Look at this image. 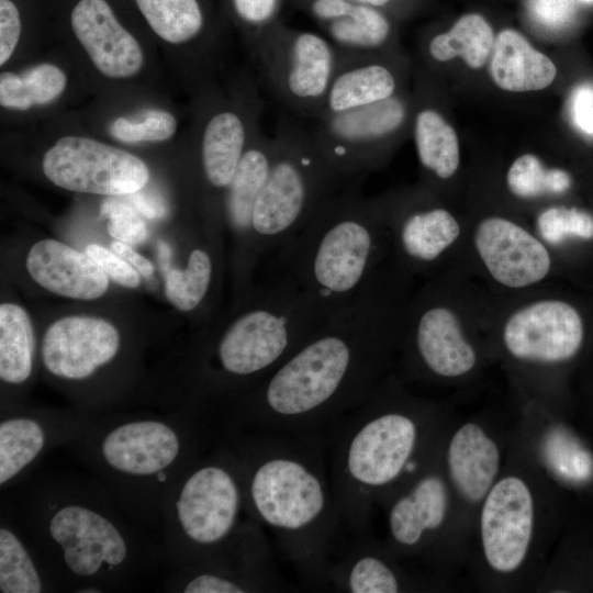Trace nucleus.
<instances>
[{"label":"nucleus","instance_id":"obj_25","mask_svg":"<svg viewBox=\"0 0 593 593\" xmlns=\"http://www.w3.org/2000/svg\"><path fill=\"white\" fill-rule=\"evenodd\" d=\"M496 443L475 423H466L451 436L446 463L449 478L470 503L483 501L500 469Z\"/></svg>","mask_w":593,"mask_h":593},{"label":"nucleus","instance_id":"obj_37","mask_svg":"<svg viewBox=\"0 0 593 593\" xmlns=\"http://www.w3.org/2000/svg\"><path fill=\"white\" fill-rule=\"evenodd\" d=\"M213 275V260L208 250H191L183 269L171 268L166 272L165 293L178 310L190 312L208 294Z\"/></svg>","mask_w":593,"mask_h":593},{"label":"nucleus","instance_id":"obj_36","mask_svg":"<svg viewBox=\"0 0 593 593\" xmlns=\"http://www.w3.org/2000/svg\"><path fill=\"white\" fill-rule=\"evenodd\" d=\"M152 30L172 44L188 43L204 27L198 0H135Z\"/></svg>","mask_w":593,"mask_h":593},{"label":"nucleus","instance_id":"obj_42","mask_svg":"<svg viewBox=\"0 0 593 593\" xmlns=\"http://www.w3.org/2000/svg\"><path fill=\"white\" fill-rule=\"evenodd\" d=\"M555 466L564 479L583 482L593 474V458L578 440L568 434L556 437Z\"/></svg>","mask_w":593,"mask_h":593},{"label":"nucleus","instance_id":"obj_50","mask_svg":"<svg viewBox=\"0 0 593 593\" xmlns=\"http://www.w3.org/2000/svg\"><path fill=\"white\" fill-rule=\"evenodd\" d=\"M571 178L564 170L550 169L549 193H561L569 189Z\"/></svg>","mask_w":593,"mask_h":593},{"label":"nucleus","instance_id":"obj_34","mask_svg":"<svg viewBox=\"0 0 593 593\" xmlns=\"http://www.w3.org/2000/svg\"><path fill=\"white\" fill-rule=\"evenodd\" d=\"M414 141L422 167L439 179L450 178L459 166V143L452 126L432 108L414 116Z\"/></svg>","mask_w":593,"mask_h":593},{"label":"nucleus","instance_id":"obj_23","mask_svg":"<svg viewBox=\"0 0 593 593\" xmlns=\"http://www.w3.org/2000/svg\"><path fill=\"white\" fill-rule=\"evenodd\" d=\"M379 54H345L339 60L317 120L398 94V76Z\"/></svg>","mask_w":593,"mask_h":593},{"label":"nucleus","instance_id":"obj_33","mask_svg":"<svg viewBox=\"0 0 593 593\" xmlns=\"http://www.w3.org/2000/svg\"><path fill=\"white\" fill-rule=\"evenodd\" d=\"M494 35L488 21L478 13L462 15L444 33L434 35L427 44L430 58L445 63L461 57L472 69L481 68L490 56Z\"/></svg>","mask_w":593,"mask_h":593},{"label":"nucleus","instance_id":"obj_9","mask_svg":"<svg viewBox=\"0 0 593 593\" xmlns=\"http://www.w3.org/2000/svg\"><path fill=\"white\" fill-rule=\"evenodd\" d=\"M267 180L251 219V253H279L320 205L347 184L326 164L311 132L281 116ZM349 183V182H348Z\"/></svg>","mask_w":593,"mask_h":593},{"label":"nucleus","instance_id":"obj_35","mask_svg":"<svg viewBox=\"0 0 593 593\" xmlns=\"http://www.w3.org/2000/svg\"><path fill=\"white\" fill-rule=\"evenodd\" d=\"M65 72L53 64H40L21 75L2 72L0 76V103L15 110L44 105L58 98L65 90Z\"/></svg>","mask_w":593,"mask_h":593},{"label":"nucleus","instance_id":"obj_28","mask_svg":"<svg viewBox=\"0 0 593 593\" xmlns=\"http://www.w3.org/2000/svg\"><path fill=\"white\" fill-rule=\"evenodd\" d=\"M275 150L273 135L260 125L254 132L224 198V211L233 231L249 240L256 200L267 180Z\"/></svg>","mask_w":593,"mask_h":593},{"label":"nucleus","instance_id":"obj_40","mask_svg":"<svg viewBox=\"0 0 593 593\" xmlns=\"http://www.w3.org/2000/svg\"><path fill=\"white\" fill-rule=\"evenodd\" d=\"M100 215L108 220V233L116 240L136 245L148 238L146 223L123 195L105 199L100 206Z\"/></svg>","mask_w":593,"mask_h":593},{"label":"nucleus","instance_id":"obj_45","mask_svg":"<svg viewBox=\"0 0 593 593\" xmlns=\"http://www.w3.org/2000/svg\"><path fill=\"white\" fill-rule=\"evenodd\" d=\"M21 34V21L16 5L0 0V65H4L14 52Z\"/></svg>","mask_w":593,"mask_h":593},{"label":"nucleus","instance_id":"obj_29","mask_svg":"<svg viewBox=\"0 0 593 593\" xmlns=\"http://www.w3.org/2000/svg\"><path fill=\"white\" fill-rule=\"evenodd\" d=\"M1 508L0 592H61L59 583L19 530L3 502Z\"/></svg>","mask_w":593,"mask_h":593},{"label":"nucleus","instance_id":"obj_32","mask_svg":"<svg viewBox=\"0 0 593 593\" xmlns=\"http://www.w3.org/2000/svg\"><path fill=\"white\" fill-rule=\"evenodd\" d=\"M35 337L27 313L19 305H0V379L21 387L34 370Z\"/></svg>","mask_w":593,"mask_h":593},{"label":"nucleus","instance_id":"obj_47","mask_svg":"<svg viewBox=\"0 0 593 593\" xmlns=\"http://www.w3.org/2000/svg\"><path fill=\"white\" fill-rule=\"evenodd\" d=\"M123 197L141 215L147 219H160L167 212L163 199L154 191L142 188Z\"/></svg>","mask_w":593,"mask_h":593},{"label":"nucleus","instance_id":"obj_26","mask_svg":"<svg viewBox=\"0 0 593 593\" xmlns=\"http://www.w3.org/2000/svg\"><path fill=\"white\" fill-rule=\"evenodd\" d=\"M369 534L347 539L328 569L329 591L396 593L404 580Z\"/></svg>","mask_w":593,"mask_h":593},{"label":"nucleus","instance_id":"obj_8","mask_svg":"<svg viewBox=\"0 0 593 593\" xmlns=\"http://www.w3.org/2000/svg\"><path fill=\"white\" fill-rule=\"evenodd\" d=\"M255 524L246 510L239 461L221 434L168 496L159 537L167 571L230 557Z\"/></svg>","mask_w":593,"mask_h":593},{"label":"nucleus","instance_id":"obj_6","mask_svg":"<svg viewBox=\"0 0 593 593\" xmlns=\"http://www.w3.org/2000/svg\"><path fill=\"white\" fill-rule=\"evenodd\" d=\"M284 273L268 282L236 315L199 366L188 404L215 410L261 382L327 318Z\"/></svg>","mask_w":593,"mask_h":593},{"label":"nucleus","instance_id":"obj_49","mask_svg":"<svg viewBox=\"0 0 593 593\" xmlns=\"http://www.w3.org/2000/svg\"><path fill=\"white\" fill-rule=\"evenodd\" d=\"M111 249L131 264L141 275L148 277L153 273L154 266L152 262L141 254L136 253L130 244L113 240L111 243Z\"/></svg>","mask_w":593,"mask_h":593},{"label":"nucleus","instance_id":"obj_52","mask_svg":"<svg viewBox=\"0 0 593 593\" xmlns=\"http://www.w3.org/2000/svg\"><path fill=\"white\" fill-rule=\"evenodd\" d=\"M356 1L380 10V8L385 7L392 0H356Z\"/></svg>","mask_w":593,"mask_h":593},{"label":"nucleus","instance_id":"obj_4","mask_svg":"<svg viewBox=\"0 0 593 593\" xmlns=\"http://www.w3.org/2000/svg\"><path fill=\"white\" fill-rule=\"evenodd\" d=\"M222 434L216 411L96 415L65 448L109 491L126 518L159 544L163 513L181 477Z\"/></svg>","mask_w":593,"mask_h":593},{"label":"nucleus","instance_id":"obj_10","mask_svg":"<svg viewBox=\"0 0 593 593\" xmlns=\"http://www.w3.org/2000/svg\"><path fill=\"white\" fill-rule=\"evenodd\" d=\"M253 48L271 94L293 112L317 119L339 60L335 45L317 33L277 23Z\"/></svg>","mask_w":593,"mask_h":593},{"label":"nucleus","instance_id":"obj_14","mask_svg":"<svg viewBox=\"0 0 593 593\" xmlns=\"http://www.w3.org/2000/svg\"><path fill=\"white\" fill-rule=\"evenodd\" d=\"M535 506L527 483L517 475L495 481L483 499L480 536L491 569L511 573L524 562L534 533Z\"/></svg>","mask_w":593,"mask_h":593},{"label":"nucleus","instance_id":"obj_7","mask_svg":"<svg viewBox=\"0 0 593 593\" xmlns=\"http://www.w3.org/2000/svg\"><path fill=\"white\" fill-rule=\"evenodd\" d=\"M380 209L365 200L359 180L328 197L278 253L281 272L329 316L377 279Z\"/></svg>","mask_w":593,"mask_h":593},{"label":"nucleus","instance_id":"obj_17","mask_svg":"<svg viewBox=\"0 0 593 593\" xmlns=\"http://www.w3.org/2000/svg\"><path fill=\"white\" fill-rule=\"evenodd\" d=\"M474 243L489 272L506 287L522 288L536 283L550 269L546 247L508 220H483L475 231Z\"/></svg>","mask_w":593,"mask_h":593},{"label":"nucleus","instance_id":"obj_51","mask_svg":"<svg viewBox=\"0 0 593 593\" xmlns=\"http://www.w3.org/2000/svg\"><path fill=\"white\" fill-rule=\"evenodd\" d=\"M159 260L161 267L168 271L169 260H170V248L167 244L159 242L158 244Z\"/></svg>","mask_w":593,"mask_h":593},{"label":"nucleus","instance_id":"obj_11","mask_svg":"<svg viewBox=\"0 0 593 593\" xmlns=\"http://www.w3.org/2000/svg\"><path fill=\"white\" fill-rule=\"evenodd\" d=\"M409 111L406 99L396 94L317 120L310 132L328 167L348 183L379 163L390 143L403 132Z\"/></svg>","mask_w":593,"mask_h":593},{"label":"nucleus","instance_id":"obj_30","mask_svg":"<svg viewBox=\"0 0 593 593\" xmlns=\"http://www.w3.org/2000/svg\"><path fill=\"white\" fill-rule=\"evenodd\" d=\"M323 26L327 38L345 54L381 53L392 34L391 23L384 13L356 0L342 16Z\"/></svg>","mask_w":593,"mask_h":593},{"label":"nucleus","instance_id":"obj_1","mask_svg":"<svg viewBox=\"0 0 593 593\" xmlns=\"http://www.w3.org/2000/svg\"><path fill=\"white\" fill-rule=\"evenodd\" d=\"M384 314L376 279L261 382L219 404L222 429L283 433L324 444L378 384L388 346Z\"/></svg>","mask_w":593,"mask_h":593},{"label":"nucleus","instance_id":"obj_38","mask_svg":"<svg viewBox=\"0 0 593 593\" xmlns=\"http://www.w3.org/2000/svg\"><path fill=\"white\" fill-rule=\"evenodd\" d=\"M177 131L176 118L161 110H148L138 119H115L111 126V135L123 143L161 142L170 138Z\"/></svg>","mask_w":593,"mask_h":593},{"label":"nucleus","instance_id":"obj_19","mask_svg":"<svg viewBox=\"0 0 593 593\" xmlns=\"http://www.w3.org/2000/svg\"><path fill=\"white\" fill-rule=\"evenodd\" d=\"M389 501L388 530L391 549L416 550L437 532L446 521L449 493L444 479L436 472L421 473L391 493Z\"/></svg>","mask_w":593,"mask_h":593},{"label":"nucleus","instance_id":"obj_53","mask_svg":"<svg viewBox=\"0 0 593 593\" xmlns=\"http://www.w3.org/2000/svg\"><path fill=\"white\" fill-rule=\"evenodd\" d=\"M582 2H586V3H593V0H580Z\"/></svg>","mask_w":593,"mask_h":593},{"label":"nucleus","instance_id":"obj_3","mask_svg":"<svg viewBox=\"0 0 593 593\" xmlns=\"http://www.w3.org/2000/svg\"><path fill=\"white\" fill-rule=\"evenodd\" d=\"M240 466L248 515L268 530L302 588L329 591L331 562L346 541L322 441L224 430Z\"/></svg>","mask_w":593,"mask_h":593},{"label":"nucleus","instance_id":"obj_39","mask_svg":"<svg viewBox=\"0 0 593 593\" xmlns=\"http://www.w3.org/2000/svg\"><path fill=\"white\" fill-rule=\"evenodd\" d=\"M541 237L553 245L568 237L593 238V217L578 209L549 208L537 219Z\"/></svg>","mask_w":593,"mask_h":593},{"label":"nucleus","instance_id":"obj_21","mask_svg":"<svg viewBox=\"0 0 593 593\" xmlns=\"http://www.w3.org/2000/svg\"><path fill=\"white\" fill-rule=\"evenodd\" d=\"M26 268L44 289L66 298L98 299L109 287L108 276L92 258L55 239L34 244Z\"/></svg>","mask_w":593,"mask_h":593},{"label":"nucleus","instance_id":"obj_48","mask_svg":"<svg viewBox=\"0 0 593 593\" xmlns=\"http://www.w3.org/2000/svg\"><path fill=\"white\" fill-rule=\"evenodd\" d=\"M534 14L549 26L566 23L572 13L569 0H534Z\"/></svg>","mask_w":593,"mask_h":593},{"label":"nucleus","instance_id":"obj_44","mask_svg":"<svg viewBox=\"0 0 593 593\" xmlns=\"http://www.w3.org/2000/svg\"><path fill=\"white\" fill-rule=\"evenodd\" d=\"M85 253L104 271L108 278L126 288H137L141 283L139 272L114 251L98 244H89Z\"/></svg>","mask_w":593,"mask_h":593},{"label":"nucleus","instance_id":"obj_43","mask_svg":"<svg viewBox=\"0 0 593 593\" xmlns=\"http://www.w3.org/2000/svg\"><path fill=\"white\" fill-rule=\"evenodd\" d=\"M239 20L255 30L254 42L278 22L281 0H232Z\"/></svg>","mask_w":593,"mask_h":593},{"label":"nucleus","instance_id":"obj_27","mask_svg":"<svg viewBox=\"0 0 593 593\" xmlns=\"http://www.w3.org/2000/svg\"><path fill=\"white\" fill-rule=\"evenodd\" d=\"M490 74L494 83L512 92L547 88L556 78L555 64L519 32L506 29L494 40Z\"/></svg>","mask_w":593,"mask_h":593},{"label":"nucleus","instance_id":"obj_16","mask_svg":"<svg viewBox=\"0 0 593 593\" xmlns=\"http://www.w3.org/2000/svg\"><path fill=\"white\" fill-rule=\"evenodd\" d=\"M503 339L507 350L518 359L559 362L579 350L583 339L582 320L566 302L539 301L508 318Z\"/></svg>","mask_w":593,"mask_h":593},{"label":"nucleus","instance_id":"obj_5","mask_svg":"<svg viewBox=\"0 0 593 593\" xmlns=\"http://www.w3.org/2000/svg\"><path fill=\"white\" fill-rule=\"evenodd\" d=\"M391 404L378 383L324 440L346 540L368 534L374 504L415 469L423 419L413 410Z\"/></svg>","mask_w":593,"mask_h":593},{"label":"nucleus","instance_id":"obj_18","mask_svg":"<svg viewBox=\"0 0 593 593\" xmlns=\"http://www.w3.org/2000/svg\"><path fill=\"white\" fill-rule=\"evenodd\" d=\"M72 31L97 69L113 79L136 75L144 54L105 0H80L71 12Z\"/></svg>","mask_w":593,"mask_h":593},{"label":"nucleus","instance_id":"obj_31","mask_svg":"<svg viewBox=\"0 0 593 593\" xmlns=\"http://www.w3.org/2000/svg\"><path fill=\"white\" fill-rule=\"evenodd\" d=\"M455 217L444 209L418 210L402 217L398 240L403 254L414 261L437 259L459 236Z\"/></svg>","mask_w":593,"mask_h":593},{"label":"nucleus","instance_id":"obj_24","mask_svg":"<svg viewBox=\"0 0 593 593\" xmlns=\"http://www.w3.org/2000/svg\"><path fill=\"white\" fill-rule=\"evenodd\" d=\"M413 345L419 362L436 376H462L475 363L474 349L463 337L457 317L444 306H429L419 313Z\"/></svg>","mask_w":593,"mask_h":593},{"label":"nucleus","instance_id":"obj_20","mask_svg":"<svg viewBox=\"0 0 593 593\" xmlns=\"http://www.w3.org/2000/svg\"><path fill=\"white\" fill-rule=\"evenodd\" d=\"M286 585L271 556H247L184 567L167 573L161 589L176 593L278 592Z\"/></svg>","mask_w":593,"mask_h":593},{"label":"nucleus","instance_id":"obj_22","mask_svg":"<svg viewBox=\"0 0 593 593\" xmlns=\"http://www.w3.org/2000/svg\"><path fill=\"white\" fill-rule=\"evenodd\" d=\"M260 102L246 112L235 107L215 110L201 134L200 158L205 182L226 193L243 154L259 126Z\"/></svg>","mask_w":593,"mask_h":593},{"label":"nucleus","instance_id":"obj_12","mask_svg":"<svg viewBox=\"0 0 593 593\" xmlns=\"http://www.w3.org/2000/svg\"><path fill=\"white\" fill-rule=\"evenodd\" d=\"M43 172L76 192L124 195L145 187L149 171L135 155L85 136H64L44 155Z\"/></svg>","mask_w":593,"mask_h":593},{"label":"nucleus","instance_id":"obj_41","mask_svg":"<svg viewBox=\"0 0 593 593\" xmlns=\"http://www.w3.org/2000/svg\"><path fill=\"white\" fill-rule=\"evenodd\" d=\"M550 169H546L534 155L524 154L512 164L507 171V186L519 198H535L549 193Z\"/></svg>","mask_w":593,"mask_h":593},{"label":"nucleus","instance_id":"obj_15","mask_svg":"<svg viewBox=\"0 0 593 593\" xmlns=\"http://www.w3.org/2000/svg\"><path fill=\"white\" fill-rule=\"evenodd\" d=\"M120 348L119 332L111 323L71 315L48 326L41 343V361L49 376L80 383L113 362Z\"/></svg>","mask_w":593,"mask_h":593},{"label":"nucleus","instance_id":"obj_13","mask_svg":"<svg viewBox=\"0 0 593 593\" xmlns=\"http://www.w3.org/2000/svg\"><path fill=\"white\" fill-rule=\"evenodd\" d=\"M96 415L78 410H26L1 413L0 488L4 492L24 480L53 449L66 447Z\"/></svg>","mask_w":593,"mask_h":593},{"label":"nucleus","instance_id":"obj_46","mask_svg":"<svg viewBox=\"0 0 593 593\" xmlns=\"http://www.w3.org/2000/svg\"><path fill=\"white\" fill-rule=\"evenodd\" d=\"M573 123L582 132L593 135V87L580 86L573 91L570 101Z\"/></svg>","mask_w":593,"mask_h":593},{"label":"nucleus","instance_id":"obj_2","mask_svg":"<svg viewBox=\"0 0 593 593\" xmlns=\"http://www.w3.org/2000/svg\"><path fill=\"white\" fill-rule=\"evenodd\" d=\"M37 468L2 502L61 592L135 590L167 571L159 544L126 518L96 478Z\"/></svg>","mask_w":593,"mask_h":593}]
</instances>
